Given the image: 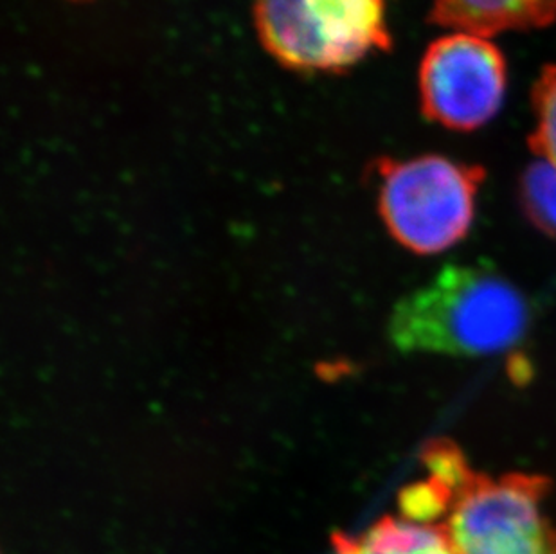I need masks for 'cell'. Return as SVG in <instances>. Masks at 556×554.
Here are the masks:
<instances>
[{"mask_svg": "<svg viewBox=\"0 0 556 554\" xmlns=\"http://www.w3.org/2000/svg\"><path fill=\"white\" fill-rule=\"evenodd\" d=\"M531 325V304L490 265L456 263L402 299L389 337L405 353L497 355L519 344Z\"/></svg>", "mask_w": 556, "mask_h": 554, "instance_id": "cell-1", "label": "cell"}, {"mask_svg": "<svg viewBox=\"0 0 556 554\" xmlns=\"http://www.w3.org/2000/svg\"><path fill=\"white\" fill-rule=\"evenodd\" d=\"M336 554H454L441 522L383 517L358 537L336 534Z\"/></svg>", "mask_w": 556, "mask_h": 554, "instance_id": "cell-7", "label": "cell"}, {"mask_svg": "<svg viewBox=\"0 0 556 554\" xmlns=\"http://www.w3.org/2000/svg\"><path fill=\"white\" fill-rule=\"evenodd\" d=\"M421 459L429 476L451 488L441 524L452 553L556 554V526L544 509L552 487L547 477L484 476L448 440L427 444Z\"/></svg>", "mask_w": 556, "mask_h": 554, "instance_id": "cell-2", "label": "cell"}, {"mask_svg": "<svg viewBox=\"0 0 556 554\" xmlns=\"http://www.w3.org/2000/svg\"><path fill=\"white\" fill-rule=\"evenodd\" d=\"M418 87L427 119L448 130H478L503 106L508 63L492 38L451 32L427 48Z\"/></svg>", "mask_w": 556, "mask_h": 554, "instance_id": "cell-5", "label": "cell"}, {"mask_svg": "<svg viewBox=\"0 0 556 554\" xmlns=\"http://www.w3.org/2000/svg\"><path fill=\"white\" fill-rule=\"evenodd\" d=\"M378 172V210L400 245L416 254H438L468 235L486 177L483 166L424 155L388 159Z\"/></svg>", "mask_w": 556, "mask_h": 554, "instance_id": "cell-4", "label": "cell"}, {"mask_svg": "<svg viewBox=\"0 0 556 554\" xmlns=\"http://www.w3.org/2000/svg\"><path fill=\"white\" fill-rule=\"evenodd\" d=\"M429 22L448 32L495 37L556 22V0H432Z\"/></svg>", "mask_w": 556, "mask_h": 554, "instance_id": "cell-6", "label": "cell"}, {"mask_svg": "<svg viewBox=\"0 0 556 554\" xmlns=\"http://www.w3.org/2000/svg\"><path fill=\"white\" fill-rule=\"evenodd\" d=\"M531 98L535 114V128L530 136L531 152L556 166V63L542 68Z\"/></svg>", "mask_w": 556, "mask_h": 554, "instance_id": "cell-9", "label": "cell"}, {"mask_svg": "<svg viewBox=\"0 0 556 554\" xmlns=\"http://www.w3.org/2000/svg\"><path fill=\"white\" fill-rule=\"evenodd\" d=\"M519 204L526 218L549 238H556V166L533 161L519 180Z\"/></svg>", "mask_w": 556, "mask_h": 554, "instance_id": "cell-8", "label": "cell"}, {"mask_svg": "<svg viewBox=\"0 0 556 554\" xmlns=\"http://www.w3.org/2000/svg\"><path fill=\"white\" fill-rule=\"evenodd\" d=\"M263 49L301 73H342L393 48L386 0H254Z\"/></svg>", "mask_w": 556, "mask_h": 554, "instance_id": "cell-3", "label": "cell"}]
</instances>
